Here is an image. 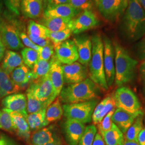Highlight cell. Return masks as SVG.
Instances as JSON below:
<instances>
[{
    "label": "cell",
    "instance_id": "f35d334b",
    "mask_svg": "<svg viewBox=\"0 0 145 145\" xmlns=\"http://www.w3.org/2000/svg\"><path fill=\"white\" fill-rule=\"evenodd\" d=\"M116 109H113L106 114L102 121L97 125V128L99 131V133L102 134L105 132H106L112 127L113 122L112 121V116L114 113Z\"/></svg>",
    "mask_w": 145,
    "mask_h": 145
},
{
    "label": "cell",
    "instance_id": "680465c9",
    "mask_svg": "<svg viewBox=\"0 0 145 145\" xmlns=\"http://www.w3.org/2000/svg\"><path fill=\"white\" fill-rule=\"evenodd\" d=\"M0 5H2V0H0Z\"/></svg>",
    "mask_w": 145,
    "mask_h": 145
},
{
    "label": "cell",
    "instance_id": "816d5d0a",
    "mask_svg": "<svg viewBox=\"0 0 145 145\" xmlns=\"http://www.w3.org/2000/svg\"><path fill=\"white\" fill-rule=\"evenodd\" d=\"M5 52L6 47L0 38V62L2 61V60H3L5 55Z\"/></svg>",
    "mask_w": 145,
    "mask_h": 145
},
{
    "label": "cell",
    "instance_id": "f907efd6",
    "mask_svg": "<svg viewBox=\"0 0 145 145\" xmlns=\"http://www.w3.org/2000/svg\"><path fill=\"white\" fill-rule=\"evenodd\" d=\"M138 142L140 145H145V127L142 129L138 135Z\"/></svg>",
    "mask_w": 145,
    "mask_h": 145
},
{
    "label": "cell",
    "instance_id": "6125c7cd",
    "mask_svg": "<svg viewBox=\"0 0 145 145\" xmlns=\"http://www.w3.org/2000/svg\"></svg>",
    "mask_w": 145,
    "mask_h": 145
},
{
    "label": "cell",
    "instance_id": "4dcf8cb0",
    "mask_svg": "<svg viewBox=\"0 0 145 145\" xmlns=\"http://www.w3.org/2000/svg\"><path fill=\"white\" fill-rule=\"evenodd\" d=\"M144 114L142 112L135 119L133 123L125 133V140L138 142V137L144 126Z\"/></svg>",
    "mask_w": 145,
    "mask_h": 145
},
{
    "label": "cell",
    "instance_id": "c3c4849f",
    "mask_svg": "<svg viewBox=\"0 0 145 145\" xmlns=\"http://www.w3.org/2000/svg\"><path fill=\"white\" fill-rule=\"evenodd\" d=\"M93 145H105L102 136L99 133H97L95 135Z\"/></svg>",
    "mask_w": 145,
    "mask_h": 145
},
{
    "label": "cell",
    "instance_id": "836d02e7",
    "mask_svg": "<svg viewBox=\"0 0 145 145\" xmlns=\"http://www.w3.org/2000/svg\"><path fill=\"white\" fill-rule=\"evenodd\" d=\"M21 56L24 65L31 69L39 60L38 52L27 47H24L22 50Z\"/></svg>",
    "mask_w": 145,
    "mask_h": 145
},
{
    "label": "cell",
    "instance_id": "b9f144b4",
    "mask_svg": "<svg viewBox=\"0 0 145 145\" xmlns=\"http://www.w3.org/2000/svg\"><path fill=\"white\" fill-rule=\"evenodd\" d=\"M6 7L14 15L19 16L21 13V0H3Z\"/></svg>",
    "mask_w": 145,
    "mask_h": 145
},
{
    "label": "cell",
    "instance_id": "1f68e13d",
    "mask_svg": "<svg viewBox=\"0 0 145 145\" xmlns=\"http://www.w3.org/2000/svg\"><path fill=\"white\" fill-rule=\"evenodd\" d=\"M49 30L45 26L35 21H29L27 27V35L33 38H48Z\"/></svg>",
    "mask_w": 145,
    "mask_h": 145
},
{
    "label": "cell",
    "instance_id": "f5cc1de1",
    "mask_svg": "<svg viewBox=\"0 0 145 145\" xmlns=\"http://www.w3.org/2000/svg\"><path fill=\"white\" fill-rule=\"evenodd\" d=\"M124 145H140L139 144L137 141H130V140H124Z\"/></svg>",
    "mask_w": 145,
    "mask_h": 145
},
{
    "label": "cell",
    "instance_id": "6da1fadb",
    "mask_svg": "<svg viewBox=\"0 0 145 145\" xmlns=\"http://www.w3.org/2000/svg\"><path fill=\"white\" fill-rule=\"evenodd\" d=\"M121 31L130 41L135 42L145 35V11L138 0H129L122 16Z\"/></svg>",
    "mask_w": 145,
    "mask_h": 145
},
{
    "label": "cell",
    "instance_id": "5b68a950",
    "mask_svg": "<svg viewBox=\"0 0 145 145\" xmlns=\"http://www.w3.org/2000/svg\"><path fill=\"white\" fill-rule=\"evenodd\" d=\"M99 103V99L78 103L64 104L62 106L63 114L67 119H74L83 124L92 120L94 109Z\"/></svg>",
    "mask_w": 145,
    "mask_h": 145
},
{
    "label": "cell",
    "instance_id": "f546056e",
    "mask_svg": "<svg viewBox=\"0 0 145 145\" xmlns=\"http://www.w3.org/2000/svg\"><path fill=\"white\" fill-rule=\"evenodd\" d=\"M46 109L27 114L26 120L31 131H35L46 126L45 121V114Z\"/></svg>",
    "mask_w": 145,
    "mask_h": 145
},
{
    "label": "cell",
    "instance_id": "30bf717a",
    "mask_svg": "<svg viewBox=\"0 0 145 145\" xmlns=\"http://www.w3.org/2000/svg\"><path fill=\"white\" fill-rule=\"evenodd\" d=\"M99 21L95 14L91 10L83 11L72 18L69 24V27L75 35L93 29L99 25Z\"/></svg>",
    "mask_w": 145,
    "mask_h": 145
},
{
    "label": "cell",
    "instance_id": "7bdbcfd3",
    "mask_svg": "<svg viewBox=\"0 0 145 145\" xmlns=\"http://www.w3.org/2000/svg\"><path fill=\"white\" fill-rule=\"evenodd\" d=\"M20 37L21 41L24 46H25L27 48L35 50L38 52L39 51L40 47L37 46L32 42L25 32H20Z\"/></svg>",
    "mask_w": 145,
    "mask_h": 145
},
{
    "label": "cell",
    "instance_id": "e575fe53",
    "mask_svg": "<svg viewBox=\"0 0 145 145\" xmlns=\"http://www.w3.org/2000/svg\"><path fill=\"white\" fill-rule=\"evenodd\" d=\"M27 113V114L38 112L48 107L46 104L38 101L29 90H26Z\"/></svg>",
    "mask_w": 145,
    "mask_h": 145
},
{
    "label": "cell",
    "instance_id": "6f0895ef",
    "mask_svg": "<svg viewBox=\"0 0 145 145\" xmlns=\"http://www.w3.org/2000/svg\"><path fill=\"white\" fill-rule=\"evenodd\" d=\"M144 94H145V86H144Z\"/></svg>",
    "mask_w": 145,
    "mask_h": 145
},
{
    "label": "cell",
    "instance_id": "4316f807",
    "mask_svg": "<svg viewBox=\"0 0 145 145\" xmlns=\"http://www.w3.org/2000/svg\"><path fill=\"white\" fill-rule=\"evenodd\" d=\"M72 18L59 17L45 18L40 21L42 25L45 26L51 32L62 31L69 27V24Z\"/></svg>",
    "mask_w": 145,
    "mask_h": 145
},
{
    "label": "cell",
    "instance_id": "f1b7e54d",
    "mask_svg": "<svg viewBox=\"0 0 145 145\" xmlns=\"http://www.w3.org/2000/svg\"><path fill=\"white\" fill-rule=\"evenodd\" d=\"M63 114V110L61 101L57 97L46 110L45 121L47 126L52 122L61 119Z\"/></svg>",
    "mask_w": 145,
    "mask_h": 145
},
{
    "label": "cell",
    "instance_id": "ab89813d",
    "mask_svg": "<svg viewBox=\"0 0 145 145\" xmlns=\"http://www.w3.org/2000/svg\"><path fill=\"white\" fill-rule=\"evenodd\" d=\"M54 47L53 44H49L45 46L40 47L39 53V60L50 61L54 55Z\"/></svg>",
    "mask_w": 145,
    "mask_h": 145
},
{
    "label": "cell",
    "instance_id": "db71d44e",
    "mask_svg": "<svg viewBox=\"0 0 145 145\" xmlns=\"http://www.w3.org/2000/svg\"><path fill=\"white\" fill-rule=\"evenodd\" d=\"M62 145V142L61 141L60 139V140H56L54 142H52L51 143H49L46 145Z\"/></svg>",
    "mask_w": 145,
    "mask_h": 145
},
{
    "label": "cell",
    "instance_id": "9c48e42d",
    "mask_svg": "<svg viewBox=\"0 0 145 145\" xmlns=\"http://www.w3.org/2000/svg\"><path fill=\"white\" fill-rule=\"evenodd\" d=\"M0 38L5 47L11 51H18L24 48L17 26L3 17L0 20Z\"/></svg>",
    "mask_w": 145,
    "mask_h": 145
},
{
    "label": "cell",
    "instance_id": "52a82bcc",
    "mask_svg": "<svg viewBox=\"0 0 145 145\" xmlns=\"http://www.w3.org/2000/svg\"><path fill=\"white\" fill-rule=\"evenodd\" d=\"M38 101L48 106L57 99L49 74L42 78L32 80L27 89Z\"/></svg>",
    "mask_w": 145,
    "mask_h": 145
},
{
    "label": "cell",
    "instance_id": "74e56055",
    "mask_svg": "<svg viewBox=\"0 0 145 145\" xmlns=\"http://www.w3.org/2000/svg\"><path fill=\"white\" fill-rule=\"evenodd\" d=\"M72 33V31L70 28H68L62 31L56 32L49 31L48 38L51 40L53 45H56L67 40Z\"/></svg>",
    "mask_w": 145,
    "mask_h": 145
},
{
    "label": "cell",
    "instance_id": "d6a6232c",
    "mask_svg": "<svg viewBox=\"0 0 145 145\" xmlns=\"http://www.w3.org/2000/svg\"><path fill=\"white\" fill-rule=\"evenodd\" d=\"M51 65V60L50 61L39 60L31 71L32 74V80L42 78L48 74Z\"/></svg>",
    "mask_w": 145,
    "mask_h": 145
},
{
    "label": "cell",
    "instance_id": "83f0119b",
    "mask_svg": "<svg viewBox=\"0 0 145 145\" xmlns=\"http://www.w3.org/2000/svg\"><path fill=\"white\" fill-rule=\"evenodd\" d=\"M100 135L102 136L106 145H124V134L114 123L110 130Z\"/></svg>",
    "mask_w": 145,
    "mask_h": 145
},
{
    "label": "cell",
    "instance_id": "d4e9b609",
    "mask_svg": "<svg viewBox=\"0 0 145 145\" xmlns=\"http://www.w3.org/2000/svg\"><path fill=\"white\" fill-rule=\"evenodd\" d=\"M23 64L22 57L19 53L11 50H8L5 52L1 67L6 72L10 74L15 69Z\"/></svg>",
    "mask_w": 145,
    "mask_h": 145
},
{
    "label": "cell",
    "instance_id": "ee69618b",
    "mask_svg": "<svg viewBox=\"0 0 145 145\" xmlns=\"http://www.w3.org/2000/svg\"><path fill=\"white\" fill-rule=\"evenodd\" d=\"M29 38L36 45L40 47L45 46L49 44H53L48 38H33L31 37H29Z\"/></svg>",
    "mask_w": 145,
    "mask_h": 145
},
{
    "label": "cell",
    "instance_id": "8992f818",
    "mask_svg": "<svg viewBox=\"0 0 145 145\" xmlns=\"http://www.w3.org/2000/svg\"><path fill=\"white\" fill-rule=\"evenodd\" d=\"M104 18L115 23L122 17L128 6L129 0H93Z\"/></svg>",
    "mask_w": 145,
    "mask_h": 145
},
{
    "label": "cell",
    "instance_id": "7402d4cb",
    "mask_svg": "<svg viewBox=\"0 0 145 145\" xmlns=\"http://www.w3.org/2000/svg\"><path fill=\"white\" fill-rule=\"evenodd\" d=\"M115 102L113 95H109L97 104L93 111L92 120L93 125L99 124L104 117L113 109H115Z\"/></svg>",
    "mask_w": 145,
    "mask_h": 145
},
{
    "label": "cell",
    "instance_id": "44dd1931",
    "mask_svg": "<svg viewBox=\"0 0 145 145\" xmlns=\"http://www.w3.org/2000/svg\"><path fill=\"white\" fill-rule=\"evenodd\" d=\"M60 140L52 127H44L35 131L30 135L29 142L31 145H44Z\"/></svg>",
    "mask_w": 145,
    "mask_h": 145
},
{
    "label": "cell",
    "instance_id": "7a4b0ae2",
    "mask_svg": "<svg viewBox=\"0 0 145 145\" xmlns=\"http://www.w3.org/2000/svg\"><path fill=\"white\" fill-rule=\"evenodd\" d=\"M101 88L90 78L63 87L59 99L65 104L78 103L98 99Z\"/></svg>",
    "mask_w": 145,
    "mask_h": 145
},
{
    "label": "cell",
    "instance_id": "bcb514c9",
    "mask_svg": "<svg viewBox=\"0 0 145 145\" xmlns=\"http://www.w3.org/2000/svg\"><path fill=\"white\" fill-rule=\"evenodd\" d=\"M46 1V7L56 6L61 5L69 4L70 0H45Z\"/></svg>",
    "mask_w": 145,
    "mask_h": 145
},
{
    "label": "cell",
    "instance_id": "9f6ffc18",
    "mask_svg": "<svg viewBox=\"0 0 145 145\" xmlns=\"http://www.w3.org/2000/svg\"><path fill=\"white\" fill-rule=\"evenodd\" d=\"M2 5H0V20L2 19Z\"/></svg>",
    "mask_w": 145,
    "mask_h": 145
},
{
    "label": "cell",
    "instance_id": "603a6c76",
    "mask_svg": "<svg viewBox=\"0 0 145 145\" xmlns=\"http://www.w3.org/2000/svg\"><path fill=\"white\" fill-rule=\"evenodd\" d=\"M8 111L12 119L15 132L18 137L24 140H29L31 135V130L27 121L26 117L20 113Z\"/></svg>",
    "mask_w": 145,
    "mask_h": 145
},
{
    "label": "cell",
    "instance_id": "484cf974",
    "mask_svg": "<svg viewBox=\"0 0 145 145\" xmlns=\"http://www.w3.org/2000/svg\"><path fill=\"white\" fill-rule=\"evenodd\" d=\"M10 75L13 82L21 88L30 82L32 78V71L24 64L16 68Z\"/></svg>",
    "mask_w": 145,
    "mask_h": 145
},
{
    "label": "cell",
    "instance_id": "f6af8a7d",
    "mask_svg": "<svg viewBox=\"0 0 145 145\" xmlns=\"http://www.w3.org/2000/svg\"><path fill=\"white\" fill-rule=\"evenodd\" d=\"M138 56L140 60L145 61V38L140 42L137 48Z\"/></svg>",
    "mask_w": 145,
    "mask_h": 145
},
{
    "label": "cell",
    "instance_id": "cb8c5ba5",
    "mask_svg": "<svg viewBox=\"0 0 145 145\" xmlns=\"http://www.w3.org/2000/svg\"><path fill=\"white\" fill-rule=\"evenodd\" d=\"M21 88L13 82L9 74L0 67V98L18 93Z\"/></svg>",
    "mask_w": 145,
    "mask_h": 145
},
{
    "label": "cell",
    "instance_id": "7dc6e473",
    "mask_svg": "<svg viewBox=\"0 0 145 145\" xmlns=\"http://www.w3.org/2000/svg\"><path fill=\"white\" fill-rule=\"evenodd\" d=\"M0 145H16V143L9 138L3 135L0 137Z\"/></svg>",
    "mask_w": 145,
    "mask_h": 145
},
{
    "label": "cell",
    "instance_id": "8d00e7d4",
    "mask_svg": "<svg viewBox=\"0 0 145 145\" xmlns=\"http://www.w3.org/2000/svg\"><path fill=\"white\" fill-rule=\"evenodd\" d=\"M97 131V129L95 125H90L86 126L78 145H93Z\"/></svg>",
    "mask_w": 145,
    "mask_h": 145
},
{
    "label": "cell",
    "instance_id": "4fadbf2b",
    "mask_svg": "<svg viewBox=\"0 0 145 145\" xmlns=\"http://www.w3.org/2000/svg\"><path fill=\"white\" fill-rule=\"evenodd\" d=\"M62 70L64 83L68 84L82 82L88 78L89 75L87 67L78 62L63 65Z\"/></svg>",
    "mask_w": 145,
    "mask_h": 145
},
{
    "label": "cell",
    "instance_id": "e0dca14e",
    "mask_svg": "<svg viewBox=\"0 0 145 145\" xmlns=\"http://www.w3.org/2000/svg\"><path fill=\"white\" fill-rule=\"evenodd\" d=\"M81 12L69 4L46 7L44 11V17L73 18Z\"/></svg>",
    "mask_w": 145,
    "mask_h": 145
},
{
    "label": "cell",
    "instance_id": "60d3db41",
    "mask_svg": "<svg viewBox=\"0 0 145 145\" xmlns=\"http://www.w3.org/2000/svg\"><path fill=\"white\" fill-rule=\"evenodd\" d=\"M69 5L83 11L90 10L93 5V2L92 0H70Z\"/></svg>",
    "mask_w": 145,
    "mask_h": 145
},
{
    "label": "cell",
    "instance_id": "ffe728a7",
    "mask_svg": "<svg viewBox=\"0 0 145 145\" xmlns=\"http://www.w3.org/2000/svg\"><path fill=\"white\" fill-rule=\"evenodd\" d=\"M44 2L39 0H21V12L25 17L36 20L44 14Z\"/></svg>",
    "mask_w": 145,
    "mask_h": 145
},
{
    "label": "cell",
    "instance_id": "91938a15",
    "mask_svg": "<svg viewBox=\"0 0 145 145\" xmlns=\"http://www.w3.org/2000/svg\"><path fill=\"white\" fill-rule=\"evenodd\" d=\"M144 122H145V115L144 116Z\"/></svg>",
    "mask_w": 145,
    "mask_h": 145
},
{
    "label": "cell",
    "instance_id": "d6986e66",
    "mask_svg": "<svg viewBox=\"0 0 145 145\" xmlns=\"http://www.w3.org/2000/svg\"><path fill=\"white\" fill-rule=\"evenodd\" d=\"M142 112L143 111L141 110L137 113L132 114L117 108L112 116V121L123 134H125L133 123L135 118Z\"/></svg>",
    "mask_w": 145,
    "mask_h": 145
},
{
    "label": "cell",
    "instance_id": "2e32d148",
    "mask_svg": "<svg viewBox=\"0 0 145 145\" xmlns=\"http://www.w3.org/2000/svg\"><path fill=\"white\" fill-rule=\"evenodd\" d=\"M85 124L74 119H67L63 125L66 139L69 145H78L84 132Z\"/></svg>",
    "mask_w": 145,
    "mask_h": 145
},
{
    "label": "cell",
    "instance_id": "277c9868",
    "mask_svg": "<svg viewBox=\"0 0 145 145\" xmlns=\"http://www.w3.org/2000/svg\"><path fill=\"white\" fill-rule=\"evenodd\" d=\"M92 54L89 63V76L99 88L104 91L108 90L104 67L103 42L99 34L91 37Z\"/></svg>",
    "mask_w": 145,
    "mask_h": 145
},
{
    "label": "cell",
    "instance_id": "681fc988",
    "mask_svg": "<svg viewBox=\"0 0 145 145\" xmlns=\"http://www.w3.org/2000/svg\"><path fill=\"white\" fill-rule=\"evenodd\" d=\"M139 73L141 80L145 84V61H142L140 64Z\"/></svg>",
    "mask_w": 145,
    "mask_h": 145
},
{
    "label": "cell",
    "instance_id": "3957f363",
    "mask_svg": "<svg viewBox=\"0 0 145 145\" xmlns=\"http://www.w3.org/2000/svg\"><path fill=\"white\" fill-rule=\"evenodd\" d=\"M115 52V83L123 87L135 78L138 62L131 57L128 52L118 43L114 44Z\"/></svg>",
    "mask_w": 145,
    "mask_h": 145
},
{
    "label": "cell",
    "instance_id": "7c38bea8",
    "mask_svg": "<svg viewBox=\"0 0 145 145\" xmlns=\"http://www.w3.org/2000/svg\"><path fill=\"white\" fill-rule=\"evenodd\" d=\"M53 45L55 56L61 63L70 65L78 61V49L73 40H67Z\"/></svg>",
    "mask_w": 145,
    "mask_h": 145
},
{
    "label": "cell",
    "instance_id": "ba28073f",
    "mask_svg": "<svg viewBox=\"0 0 145 145\" xmlns=\"http://www.w3.org/2000/svg\"><path fill=\"white\" fill-rule=\"evenodd\" d=\"M113 96L117 108L132 114L141 111V105L139 99L130 88L124 86L118 87Z\"/></svg>",
    "mask_w": 145,
    "mask_h": 145
},
{
    "label": "cell",
    "instance_id": "d590c367",
    "mask_svg": "<svg viewBox=\"0 0 145 145\" xmlns=\"http://www.w3.org/2000/svg\"><path fill=\"white\" fill-rule=\"evenodd\" d=\"M0 129L7 132H15V128L9 111L5 109L0 110Z\"/></svg>",
    "mask_w": 145,
    "mask_h": 145
},
{
    "label": "cell",
    "instance_id": "8fae6325",
    "mask_svg": "<svg viewBox=\"0 0 145 145\" xmlns=\"http://www.w3.org/2000/svg\"><path fill=\"white\" fill-rule=\"evenodd\" d=\"M103 42L104 67L108 87L112 86L115 78V52L114 46L108 37L104 36Z\"/></svg>",
    "mask_w": 145,
    "mask_h": 145
},
{
    "label": "cell",
    "instance_id": "11a10c76",
    "mask_svg": "<svg viewBox=\"0 0 145 145\" xmlns=\"http://www.w3.org/2000/svg\"><path fill=\"white\" fill-rule=\"evenodd\" d=\"M138 1L140 3V5H141L144 10L145 11V0H138Z\"/></svg>",
    "mask_w": 145,
    "mask_h": 145
},
{
    "label": "cell",
    "instance_id": "9a60e30c",
    "mask_svg": "<svg viewBox=\"0 0 145 145\" xmlns=\"http://www.w3.org/2000/svg\"><path fill=\"white\" fill-rule=\"evenodd\" d=\"M72 40L78 49V62L87 67L92 54L91 37L86 35H82L75 37Z\"/></svg>",
    "mask_w": 145,
    "mask_h": 145
},
{
    "label": "cell",
    "instance_id": "ac0fdd59",
    "mask_svg": "<svg viewBox=\"0 0 145 145\" xmlns=\"http://www.w3.org/2000/svg\"><path fill=\"white\" fill-rule=\"evenodd\" d=\"M51 68L49 75L51 78L55 95L57 97L61 91L64 81L63 75L62 63L59 61L55 54L51 59Z\"/></svg>",
    "mask_w": 145,
    "mask_h": 145
},
{
    "label": "cell",
    "instance_id": "5bb4252c",
    "mask_svg": "<svg viewBox=\"0 0 145 145\" xmlns=\"http://www.w3.org/2000/svg\"><path fill=\"white\" fill-rule=\"evenodd\" d=\"M4 109L23 114L27 117L26 96L22 93H12L4 97L2 101Z\"/></svg>",
    "mask_w": 145,
    "mask_h": 145
},
{
    "label": "cell",
    "instance_id": "94428289",
    "mask_svg": "<svg viewBox=\"0 0 145 145\" xmlns=\"http://www.w3.org/2000/svg\"><path fill=\"white\" fill-rule=\"evenodd\" d=\"M39 1H42V2H44V1L45 0H39Z\"/></svg>",
    "mask_w": 145,
    "mask_h": 145
}]
</instances>
